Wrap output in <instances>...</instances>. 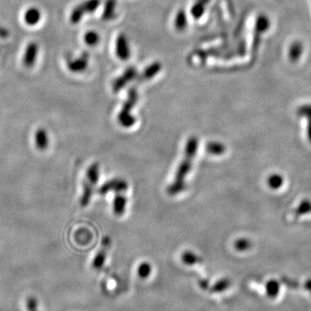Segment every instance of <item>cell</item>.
<instances>
[{"instance_id": "obj_1", "label": "cell", "mask_w": 311, "mask_h": 311, "mask_svg": "<svg viewBox=\"0 0 311 311\" xmlns=\"http://www.w3.org/2000/svg\"><path fill=\"white\" fill-rule=\"evenodd\" d=\"M198 150V138L192 136L186 143L184 156L178 169L175 172V177L172 184L169 186L167 191L170 196H175L182 193L186 188V177L192 169L193 163Z\"/></svg>"}, {"instance_id": "obj_2", "label": "cell", "mask_w": 311, "mask_h": 311, "mask_svg": "<svg viewBox=\"0 0 311 311\" xmlns=\"http://www.w3.org/2000/svg\"><path fill=\"white\" fill-rule=\"evenodd\" d=\"M138 100V95L136 88H130L127 100L124 103L122 109L118 116L119 124L125 128L132 127L136 122V119L132 114V111L136 105Z\"/></svg>"}, {"instance_id": "obj_3", "label": "cell", "mask_w": 311, "mask_h": 311, "mask_svg": "<svg viewBox=\"0 0 311 311\" xmlns=\"http://www.w3.org/2000/svg\"><path fill=\"white\" fill-rule=\"evenodd\" d=\"M101 4V0H86L81 4L73 8L70 15V22L73 25H77L81 22L82 18L87 13H93L98 9Z\"/></svg>"}, {"instance_id": "obj_4", "label": "cell", "mask_w": 311, "mask_h": 311, "mask_svg": "<svg viewBox=\"0 0 311 311\" xmlns=\"http://www.w3.org/2000/svg\"><path fill=\"white\" fill-rule=\"evenodd\" d=\"M128 189V183L126 180L121 178H115L105 182L99 189L100 195H106L107 193L113 191L115 193H122Z\"/></svg>"}, {"instance_id": "obj_5", "label": "cell", "mask_w": 311, "mask_h": 311, "mask_svg": "<svg viewBox=\"0 0 311 311\" xmlns=\"http://www.w3.org/2000/svg\"><path fill=\"white\" fill-rule=\"evenodd\" d=\"M135 78H137L136 69L134 67H130L121 76L117 78L113 82V85H112L113 92L117 93L120 91L124 87H126V85L129 83L130 81H133Z\"/></svg>"}, {"instance_id": "obj_6", "label": "cell", "mask_w": 311, "mask_h": 311, "mask_svg": "<svg viewBox=\"0 0 311 311\" xmlns=\"http://www.w3.org/2000/svg\"><path fill=\"white\" fill-rule=\"evenodd\" d=\"M88 60H89V55L88 53L85 52L81 54L78 58L68 60L67 66L69 70L73 73H81L87 69L88 66Z\"/></svg>"}, {"instance_id": "obj_7", "label": "cell", "mask_w": 311, "mask_h": 311, "mask_svg": "<svg viewBox=\"0 0 311 311\" xmlns=\"http://www.w3.org/2000/svg\"><path fill=\"white\" fill-rule=\"evenodd\" d=\"M38 44L35 42H30L25 49L23 63L25 67L32 68L34 66L38 56Z\"/></svg>"}, {"instance_id": "obj_8", "label": "cell", "mask_w": 311, "mask_h": 311, "mask_svg": "<svg viewBox=\"0 0 311 311\" xmlns=\"http://www.w3.org/2000/svg\"><path fill=\"white\" fill-rule=\"evenodd\" d=\"M109 246H110V240H109L108 237H105L102 241V248L96 254L94 261H93V266L95 269H100L104 266Z\"/></svg>"}, {"instance_id": "obj_9", "label": "cell", "mask_w": 311, "mask_h": 311, "mask_svg": "<svg viewBox=\"0 0 311 311\" xmlns=\"http://www.w3.org/2000/svg\"><path fill=\"white\" fill-rule=\"evenodd\" d=\"M116 54L119 59L127 60L130 57L128 41L125 35H119L116 41Z\"/></svg>"}, {"instance_id": "obj_10", "label": "cell", "mask_w": 311, "mask_h": 311, "mask_svg": "<svg viewBox=\"0 0 311 311\" xmlns=\"http://www.w3.org/2000/svg\"><path fill=\"white\" fill-rule=\"evenodd\" d=\"M161 69V63H152V64H150V66L147 67L146 69L143 70V73H141L138 76H137V79L139 82L149 81L150 79H152L156 74H158L160 72Z\"/></svg>"}, {"instance_id": "obj_11", "label": "cell", "mask_w": 311, "mask_h": 311, "mask_svg": "<svg viewBox=\"0 0 311 311\" xmlns=\"http://www.w3.org/2000/svg\"><path fill=\"white\" fill-rule=\"evenodd\" d=\"M35 143L36 148L40 150H44L49 146V137L44 128L36 130L35 134Z\"/></svg>"}, {"instance_id": "obj_12", "label": "cell", "mask_w": 311, "mask_h": 311, "mask_svg": "<svg viewBox=\"0 0 311 311\" xmlns=\"http://www.w3.org/2000/svg\"><path fill=\"white\" fill-rule=\"evenodd\" d=\"M41 18H42L41 11L35 7L28 9L27 11H25V16H24V19H25L26 25H30V26L37 25L41 20Z\"/></svg>"}, {"instance_id": "obj_13", "label": "cell", "mask_w": 311, "mask_h": 311, "mask_svg": "<svg viewBox=\"0 0 311 311\" xmlns=\"http://www.w3.org/2000/svg\"><path fill=\"white\" fill-rule=\"evenodd\" d=\"M127 199L121 193H116L115 198L113 201V212L117 216H122L126 212Z\"/></svg>"}, {"instance_id": "obj_14", "label": "cell", "mask_w": 311, "mask_h": 311, "mask_svg": "<svg viewBox=\"0 0 311 311\" xmlns=\"http://www.w3.org/2000/svg\"><path fill=\"white\" fill-rule=\"evenodd\" d=\"M93 191H94V185L88 181H86L83 183V193L80 201L81 206H88L93 196Z\"/></svg>"}, {"instance_id": "obj_15", "label": "cell", "mask_w": 311, "mask_h": 311, "mask_svg": "<svg viewBox=\"0 0 311 311\" xmlns=\"http://www.w3.org/2000/svg\"><path fill=\"white\" fill-rule=\"evenodd\" d=\"M100 178V165L97 163H95L89 166L87 171V181L92 183L93 185L98 183Z\"/></svg>"}, {"instance_id": "obj_16", "label": "cell", "mask_w": 311, "mask_h": 311, "mask_svg": "<svg viewBox=\"0 0 311 311\" xmlns=\"http://www.w3.org/2000/svg\"><path fill=\"white\" fill-rule=\"evenodd\" d=\"M116 0H106L102 18L105 21H110L115 18Z\"/></svg>"}, {"instance_id": "obj_17", "label": "cell", "mask_w": 311, "mask_h": 311, "mask_svg": "<svg viewBox=\"0 0 311 311\" xmlns=\"http://www.w3.org/2000/svg\"><path fill=\"white\" fill-rule=\"evenodd\" d=\"M308 213H311V201L307 199L303 200L299 206L294 211V219H298L299 217Z\"/></svg>"}, {"instance_id": "obj_18", "label": "cell", "mask_w": 311, "mask_h": 311, "mask_svg": "<svg viewBox=\"0 0 311 311\" xmlns=\"http://www.w3.org/2000/svg\"><path fill=\"white\" fill-rule=\"evenodd\" d=\"M206 150L208 153L213 156H220L225 153L226 146L220 142H209L207 143Z\"/></svg>"}, {"instance_id": "obj_19", "label": "cell", "mask_w": 311, "mask_h": 311, "mask_svg": "<svg viewBox=\"0 0 311 311\" xmlns=\"http://www.w3.org/2000/svg\"><path fill=\"white\" fill-rule=\"evenodd\" d=\"M280 284L276 280L271 279L266 283V291L270 298H275L279 294Z\"/></svg>"}, {"instance_id": "obj_20", "label": "cell", "mask_w": 311, "mask_h": 311, "mask_svg": "<svg viewBox=\"0 0 311 311\" xmlns=\"http://www.w3.org/2000/svg\"><path fill=\"white\" fill-rule=\"evenodd\" d=\"M231 286V281L229 278H222L219 281H217L216 283L213 284L212 287V292L214 293H220L223 292L225 290H227Z\"/></svg>"}, {"instance_id": "obj_21", "label": "cell", "mask_w": 311, "mask_h": 311, "mask_svg": "<svg viewBox=\"0 0 311 311\" xmlns=\"http://www.w3.org/2000/svg\"><path fill=\"white\" fill-rule=\"evenodd\" d=\"M267 184L272 189H278L283 184V178L282 175L278 174H273L270 175L267 179Z\"/></svg>"}, {"instance_id": "obj_22", "label": "cell", "mask_w": 311, "mask_h": 311, "mask_svg": "<svg viewBox=\"0 0 311 311\" xmlns=\"http://www.w3.org/2000/svg\"><path fill=\"white\" fill-rule=\"evenodd\" d=\"M187 25H188V22H187V17H186L185 12L182 10H180L177 12L176 17H175V28H176L177 31L182 32L183 30H185Z\"/></svg>"}, {"instance_id": "obj_23", "label": "cell", "mask_w": 311, "mask_h": 311, "mask_svg": "<svg viewBox=\"0 0 311 311\" xmlns=\"http://www.w3.org/2000/svg\"><path fill=\"white\" fill-rule=\"evenodd\" d=\"M209 0H198L192 9H191V14L195 18H199L203 16L204 12V6Z\"/></svg>"}, {"instance_id": "obj_24", "label": "cell", "mask_w": 311, "mask_h": 311, "mask_svg": "<svg viewBox=\"0 0 311 311\" xmlns=\"http://www.w3.org/2000/svg\"><path fill=\"white\" fill-rule=\"evenodd\" d=\"M182 260L187 266H195L199 262L200 259L194 252L187 251L182 253Z\"/></svg>"}, {"instance_id": "obj_25", "label": "cell", "mask_w": 311, "mask_h": 311, "mask_svg": "<svg viewBox=\"0 0 311 311\" xmlns=\"http://www.w3.org/2000/svg\"><path fill=\"white\" fill-rule=\"evenodd\" d=\"M150 273H151V266L149 263H142L138 268V275L142 279L147 278L150 276Z\"/></svg>"}, {"instance_id": "obj_26", "label": "cell", "mask_w": 311, "mask_h": 311, "mask_svg": "<svg viewBox=\"0 0 311 311\" xmlns=\"http://www.w3.org/2000/svg\"><path fill=\"white\" fill-rule=\"evenodd\" d=\"M251 246H252V243L249 240L245 238L239 239L235 244V249L239 252H245L251 248Z\"/></svg>"}, {"instance_id": "obj_27", "label": "cell", "mask_w": 311, "mask_h": 311, "mask_svg": "<svg viewBox=\"0 0 311 311\" xmlns=\"http://www.w3.org/2000/svg\"><path fill=\"white\" fill-rule=\"evenodd\" d=\"M86 43L89 46H95L100 42V35L95 32H88L84 36Z\"/></svg>"}, {"instance_id": "obj_28", "label": "cell", "mask_w": 311, "mask_h": 311, "mask_svg": "<svg viewBox=\"0 0 311 311\" xmlns=\"http://www.w3.org/2000/svg\"><path fill=\"white\" fill-rule=\"evenodd\" d=\"M300 116L311 115V105H304L298 110Z\"/></svg>"}, {"instance_id": "obj_29", "label": "cell", "mask_w": 311, "mask_h": 311, "mask_svg": "<svg viewBox=\"0 0 311 311\" xmlns=\"http://www.w3.org/2000/svg\"><path fill=\"white\" fill-rule=\"evenodd\" d=\"M9 35H10V32L7 29L4 28V26L0 25V38H7Z\"/></svg>"}, {"instance_id": "obj_30", "label": "cell", "mask_w": 311, "mask_h": 311, "mask_svg": "<svg viewBox=\"0 0 311 311\" xmlns=\"http://www.w3.org/2000/svg\"><path fill=\"white\" fill-rule=\"evenodd\" d=\"M305 117H307L308 119V139H309V141L311 143V115H306Z\"/></svg>"}, {"instance_id": "obj_31", "label": "cell", "mask_w": 311, "mask_h": 311, "mask_svg": "<svg viewBox=\"0 0 311 311\" xmlns=\"http://www.w3.org/2000/svg\"><path fill=\"white\" fill-rule=\"evenodd\" d=\"M304 287H305V289L311 294V278L310 279H308L305 283H304Z\"/></svg>"}]
</instances>
